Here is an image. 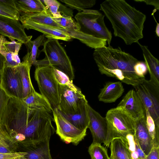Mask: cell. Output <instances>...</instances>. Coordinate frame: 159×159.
<instances>
[{
	"label": "cell",
	"mask_w": 159,
	"mask_h": 159,
	"mask_svg": "<svg viewBox=\"0 0 159 159\" xmlns=\"http://www.w3.org/2000/svg\"><path fill=\"white\" fill-rule=\"evenodd\" d=\"M102 11L109 20L116 37L126 45L139 42L143 37L146 16L125 0H106L100 4Z\"/></svg>",
	"instance_id": "obj_1"
},
{
	"label": "cell",
	"mask_w": 159,
	"mask_h": 159,
	"mask_svg": "<svg viewBox=\"0 0 159 159\" xmlns=\"http://www.w3.org/2000/svg\"><path fill=\"white\" fill-rule=\"evenodd\" d=\"M93 56L102 75L115 78L134 87L145 79L138 76L134 71V67L139 60L120 47L114 48L109 45L95 49Z\"/></svg>",
	"instance_id": "obj_2"
},
{
	"label": "cell",
	"mask_w": 159,
	"mask_h": 159,
	"mask_svg": "<svg viewBox=\"0 0 159 159\" xmlns=\"http://www.w3.org/2000/svg\"><path fill=\"white\" fill-rule=\"evenodd\" d=\"M107 125L106 146L108 147L114 138L126 139L130 134L134 135L136 120L122 106H118L109 110L105 117Z\"/></svg>",
	"instance_id": "obj_3"
},
{
	"label": "cell",
	"mask_w": 159,
	"mask_h": 159,
	"mask_svg": "<svg viewBox=\"0 0 159 159\" xmlns=\"http://www.w3.org/2000/svg\"><path fill=\"white\" fill-rule=\"evenodd\" d=\"M41 52H43L45 57L37 60L35 66L51 65L63 72L73 82L75 77L73 67L71 61L58 40L48 39L43 44Z\"/></svg>",
	"instance_id": "obj_4"
},
{
	"label": "cell",
	"mask_w": 159,
	"mask_h": 159,
	"mask_svg": "<svg viewBox=\"0 0 159 159\" xmlns=\"http://www.w3.org/2000/svg\"><path fill=\"white\" fill-rule=\"evenodd\" d=\"M105 16L97 10L85 9L75 16L76 21L82 32L96 38L106 40L110 45L112 34L106 26Z\"/></svg>",
	"instance_id": "obj_5"
},
{
	"label": "cell",
	"mask_w": 159,
	"mask_h": 159,
	"mask_svg": "<svg viewBox=\"0 0 159 159\" xmlns=\"http://www.w3.org/2000/svg\"><path fill=\"white\" fill-rule=\"evenodd\" d=\"M51 65L36 66L34 78L41 94L48 102L53 109L57 108L60 100L59 84Z\"/></svg>",
	"instance_id": "obj_6"
},
{
	"label": "cell",
	"mask_w": 159,
	"mask_h": 159,
	"mask_svg": "<svg viewBox=\"0 0 159 159\" xmlns=\"http://www.w3.org/2000/svg\"><path fill=\"white\" fill-rule=\"evenodd\" d=\"M0 88L10 98L23 99V89L18 66H7L3 57L0 61Z\"/></svg>",
	"instance_id": "obj_7"
},
{
	"label": "cell",
	"mask_w": 159,
	"mask_h": 159,
	"mask_svg": "<svg viewBox=\"0 0 159 159\" xmlns=\"http://www.w3.org/2000/svg\"><path fill=\"white\" fill-rule=\"evenodd\" d=\"M145 109L153 119L156 129L159 128V86L145 79L134 87Z\"/></svg>",
	"instance_id": "obj_8"
},
{
	"label": "cell",
	"mask_w": 159,
	"mask_h": 159,
	"mask_svg": "<svg viewBox=\"0 0 159 159\" xmlns=\"http://www.w3.org/2000/svg\"><path fill=\"white\" fill-rule=\"evenodd\" d=\"M59 87L60 100L57 108L62 113L73 114L86 98L85 96L73 82L66 84H59Z\"/></svg>",
	"instance_id": "obj_9"
},
{
	"label": "cell",
	"mask_w": 159,
	"mask_h": 159,
	"mask_svg": "<svg viewBox=\"0 0 159 159\" xmlns=\"http://www.w3.org/2000/svg\"><path fill=\"white\" fill-rule=\"evenodd\" d=\"M54 121L56 126V134L66 143L76 145L86 135L87 130L78 129L62 115L57 108L52 111Z\"/></svg>",
	"instance_id": "obj_10"
},
{
	"label": "cell",
	"mask_w": 159,
	"mask_h": 159,
	"mask_svg": "<svg viewBox=\"0 0 159 159\" xmlns=\"http://www.w3.org/2000/svg\"><path fill=\"white\" fill-rule=\"evenodd\" d=\"M25 29L19 20L0 15V35L25 44L31 40L32 36H27Z\"/></svg>",
	"instance_id": "obj_11"
},
{
	"label": "cell",
	"mask_w": 159,
	"mask_h": 159,
	"mask_svg": "<svg viewBox=\"0 0 159 159\" xmlns=\"http://www.w3.org/2000/svg\"><path fill=\"white\" fill-rule=\"evenodd\" d=\"M89 124L88 128L91 131L93 143L106 146L107 134V125L105 118L93 109L89 105L88 106Z\"/></svg>",
	"instance_id": "obj_12"
},
{
	"label": "cell",
	"mask_w": 159,
	"mask_h": 159,
	"mask_svg": "<svg viewBox=\"0 0 159 159\" xmlns=\"http://www.w3.org/2000/svg\"><path fill=\"white\" fill-rule=\"evenodd\" d=\"M123 107L136 120L145 115V108L135 90L129 91L118 105Z\"/></svg>",
	"instance_id": "obj_13"
},
{
	"label": "cell",
	"mask_w": 159,
	"mask_h": 159,
	"mask_svg": "<svg viewBox=\"0 0 159 159\" xmlns=\"http://www.w3.org/2000/svg\"><path fill=\"white\" fill-rule=\"evenodd\" d=\"M134 139L144 154L147 155L154 147L153 141L148 129L145 116L136 120Z\"/></svg>",
	"instance_id": "obj_14"
},
{
	"label": "cell",
	"mask_w": 159,
	"mask_h": 159,
	"mask_svg": "<svg viewBox=\"0 0 159 159\" xmlns=\"http://www.w3.org/2000/svg\"><path fill=\"white\" fill-rule=\"evenodd\" d=\"M50 137L38 141L26 143L27 159H52L49 148Z\"/></svg>",
	"instance_id": "obj_15"
},
{
	"label": "cell",
	"mask_w": 159,
	"mask_h": 159,
	"mask_svg": "<svg viewBox=\"0 0 159 159\" xmlns=\"http://www.w3.org/2000/svg\"><path fill=\"white\" fill-rule=\"evenodd\" d=\"M19 21L25 29H33L40 32L48 39L68 41L71 39L67 34L60 30L58 28L37 23L21 18H20Z\"/></svg>",
	"instance_id": "obj_16"
},
{
	"label": "cell",
	"mask_w": 159,
	"mask_h": 159,
	"mask_svg": "<svg viewBox=\"0 0 159 159\" xmlns=\"http://www.w3.org/2000/svg\"><path fill=\"white\" fill-rule=\"evenodd\" d=\"M89 103L86 98L80 103L75 112L71 114L62 113V115L71 124L78 129L87 130L89 120L88 106Z\"/></svg>",
	"instance_id": "obj_17"
},
{
	"label": "cell",
	"mask_w": 159,
	"mask_h": 159,
	"mask_svg": "<svg viewBox=\"0 0 159 159\" xmlns=\"http://www.w3.org/2000/svg\"><path fill=\"white\" fill-rule=\"evenodd\" d=\"M124 92L121 82H109L101 89L98 95L99 101L105 103L115 102Z\"/></svg>",
	"instance_id": "obj_18"
},
{
	"label": "cell",
	"mask_w": 159,
	"mask_h": 159,
	"mask_svg": "<svg viewBox=\"0 0 159 159\" xmlns=\"http://www.w3.org/2000/svg\"><path fill=\"white\" fill-rule=\"evenodd\" d=\"M110 159H132L129 142L122 137L113 138L110 143Z\"/></svg>",
	"instance_id": "obj_19"
},
{
	"label": "cell",
	"mask_w": 159,
	"mask_h": 159,
	"mask_svg": "<svg viewBox=\"0 0 159 159\" xmlns=\"http://www.w3.org/2000/svg\"><path fill=\"white\" fill-rule=\"evenodd\" d=\"M140 47L145 60V63L149 73V80L157 86H159V61L150 52L147 46L137 43Z\"/></svg>",
	"instance_id": "obj_20"
},
{
	"label": "cell",
	"mask_w": 159,
	"mask_h": 159,
	"mask_svg": "<svg viewBox=\"0 0 159 159\" xmlns=\"http://www.w3.org/2000/svg\"><path fill=\"white\" fill-rule=\"evenodd\" d=\"M58 29L67 34L71 38L79 40L87 46L96 49L106 46L107 42L106 40L95 37L84 33L79 30H71L58 28Z\"/></svg>",
	"instance_id": "obj_21"
},
{
	"label": "cell",
	"mask_w": 159,
	"mask_h": 159,
	"mask_svg": "<svg viewBox=\"0 0 159 159\" xmlns=\"http://www.w3.org/2000/svg\"><path fill=\"white\" fill-rule=\"evenodd\" d=\"M31 66L27 60L25 59H23V61L18 66L23 89V99L35 91L32 84L30 75Z\"/></svg>",
	"instance_id": "obj_22"
},
{
	"label": "cell",
	"mask_w": 159,
	"mask_h": 159,
	"mask_svg": "<svg viewBox=\"0 0 159 159\" xmlns=\"http://www.w3.org/2000/svg\"><path fill=\"white\" fill-rule=\"evenodd\" d=\"M22 100L30 108L43 110L49 113H52L53 109L48 102L41 94L36 91L24 98Z\"/></svg>",
	"instance_id": "obj_23"
},
{
	"label": "cell",
	"mask_w": 159,
	"mask_h": 159,
	"mask_svg": "<svg viewBox=\"0 0 159 159\" xmlns=\"http://www.w3.org/2000/svg\"><path fill=\"white\" fill-rule=\"evenodd\" d=\"M20 14L38 13L47 11L45 6L40 0H15Z\"/></svg>",
	"instance_id": "obj_24"
},
{
	"label": "cell",
	"mask_w": 159,
	"mask_h": 159,
	"mask_svg": "<svg viewBox=\"0 0 159 159\" xmlns=\"http://www.w3.org/2000/svg\"><path fill=\"white\" fill-rule=\"evenodd\" d=\"M20 18L33 22L56 28H62L53 18L47 11L38 13L20 14Z\"/></svg>",
	"instance_id": "obj_25"
},
{
	"label": "cell",
	"mask_w": 159,
	"mask_h": 159,
	"mask_svg": "<svg viewBox=\"0 0 159 159\" xmlns=\"http://www.w3.org/2000/svg\"><path fill=\"white\" fill-rule=\"evenodd\" d=\"M41 2L46 5L47 11L54 18H58L63 15L73 16V12L56 0H44Z\"/></svg>",
	"instance_id": "obj_26"
},
{
	"label": "cell",
	"mask_w": 159,
	"mask_h": 159,
	"mask_svg": "<svg viewBox=\"0 0 159 159\" xmlns=\"http://www.w3.org/2000/svg\"><path fill=\"white\" fill-rule=\"evenodd\" d=\"M45 37L44 34L41 35L35 39L31 40L25 44L27 48V52L23 59L27 60L31 66L35 65L39 48L43 45L45 41Z\"/></svg>",
	"instance_id": "obj_27"
},
{
	"label": "cell",
	"mask_w": 159,
	"mask_h": 159,
	"mask_svg": "<svg viewBox=\"0 0 159 159\" xmlns=\"http://www.w3.org/2000/svg\"><path fill=\"white\" fill-rule=\"evenodd\" d=\"M0 15L19 20L20 15L15 0H0Z\"/></svg>",
	"instance_id": "obj_28"
},
{
	"label": "cell",
	"mask_w": 159,
	"mask_h": 159,
	"mask_svg": "<svg viewBox=\"0 0 159 159\" xmlns=\"http://www.w3.org/2000/svg\"><path fill=\"white\" fill-rule=\"evenodd\" d=\"M66 5L72 9H76L80 12L87 8L94 6L96 3L95 0H60Z\"/></svg>",
	"instance_id": "obj_29"
},
{
	"label": "cell",
	"mask_w": 159,
	"mask_h": 159,
	"mask_svg": "<svg viewBox=\"0 0 159 159\" xmlns=\"http://www.w3.org/2000/svg\"><path fill=\"white\" fill-rule=\"evenodd\" d=\"M91 159H110L106 147L101 144L92 143L88 148Z\"/></svg>",
	"instance_id": "obj_30"
},
{
	"label": "cell",
	"mask_w": 159,
	"mask_h": 159,
	"mask_svg": "<svg viewBox=\"0 0 159 159\" xmlns=\"http://www.w3.org/2000/svg\"><path fill=\"white\" fill-rule=\"evenodd\" d=\"M53 18L63 29L71 30H80L79 24L71 16L63 15L61 17H53Z\"/></svg>",
	"instance_id": "obj_31"
},
{
	"label": "cell",
	"mask_w": 159,
	"mask_h": 159,
	"mask_svg": "<svg viewBox=\"0 0 159 159\" xmlns=\"http://www.w3.org/2000/svg\"><path fill=\"white\" fill-rule=\"evenodd\" d=\"M145 116L147 127L154 142V147H159V134L156 132L154 121L148 111L145 109Z\"/></svg>",
	"instance_id": "obj_32"
},
{
	"label": "cell",
	"mask_w": 159,
	"mask_h": 159,
	"mask_svg": "<svg viewBox=\"0 0 159 159\" xmlns=\"http://www.w3.org/2000/svg\"><path fill=\"white\" fill-rule=\"evenodd\" d=\"M0 54L4 57L5 65L7 66L11 67L17 66L21 63L18 54L9 52L7 51L1 52Z\"/></svg>",
	"instance_id": "obj_33"
},
{
	"label": "cell",
	"mask_w": 159,
	"mask_h": 159,
	"mask_svg": "<svg viewBox=\"0 0 159 159\" xmlns=\"http://www.w3.org/2000/svg\"><path fill=\"white\" fill-rule=\"evenodd\" d=\"M6 43L5 46L7 51L16 54H18L22 43L19 41H16L15 40Z\"/></svg>",
	"instance_id": "obj_34"
},
{
	"label": "cell",
	"mask_w": 159,
	"mask_h": 159,
	"mask_svg": "<svg viewBox=\"0 0 159 159\" xmlns=\"http://www.w3.org/2000/svg\"><path fill=\"white\" fill-rule=\"evenodd\" d=\"M134 69L138 76L141 77L145 78L144 75L148 70L144 62L139 61L134 65Z\"/></svg>",
	"instance_id": "obj_35"
},
{
	"label": "cell",
	"mask_w": 159,
	"mask_h": 159,
	"mask_svg": "<svg viewBox=\"0 0 159 159\" xmlns=\"http://www.w3.org/2000/svg\"><path fill=\"white\" fill-rule=\"evenodd\" d=\"M10 97L0 88V121L4 110Z\"/></svg>",
	"instance_id": "obj_36"
},
{
	"label": "cell",
	"mask_w": 159,
	"mask_h": 159,
	"mask_svg": "<svg viewBox=\"0 0 159 159\" xmlns=\"http://www.w3.org/2000/svg\"><path fill=\"white\" fill-rule=\"evenodd\" d=\"M26 153L25 152L0 153V159H20L24 157Z\"/></svg>",
	"instance_id": "obj_37"
},
{
	"label": "cell",
	"mask_w": 159,
	"mask_h": 159,
	"mask_svg": "<svg viewBox=\"0 0 159 159\" xmlns=\"http://www.w3.org/2000/svg\"><path fill=\"white\" fill-rule=\"evenodd\" d=\"M138 2H143L147 5L153 6L155 9L153 11L151 14L152 16L154 15V13L157 11L159 10V0H134Z\"/></svg>",
	"instance_id": "obj_38"
},
{
	"label": "cell",
	"mask_w": 159,
	"mask_h": 159,
	"mask_svg": "<svg viewBox=\"0 0 159 159\" xmlns=\"http://www.w3.org/2000/svg\"><path fill=\"white\" fill-rule=\"evenodd\" d=\"M146 158L147 159H159V147H153Z\"/></svg>",
	"instance_id": "obj_39"
},
{
	"label": "cell",
	"mask_w": 159,
	"mask_h": 159,
	"mask_svg": "<svg viewBox=\"0 0 159 159\" xmlns=\"http://www.w3.org/2000/svg\"><path fill=\"white\" fill-rule=\"evenodd\" d=\"M9 42L4 36L0 35V52L7 51L5 44Z\"/></svg>",
	"instance_id": "obj_40"
},
{
	"label": "cell",
	"mask_w": 159,
	"mask_h": 159,
	"mask_svg": "<svg viewBox=\"0 0 159 159\" xmlns=\"http://www.w3.org/2000/svg\"><path fill=\"white\" fill-rule=\"evenodd\" d=\"M155 21L157 23V25L155 29V33L158 37H159V24L157 21L154 16V15H152Z\"/></svg>",
	"instance_id": "obj_41"
},
{
	"label": "cell",
	"mask_w": 159,
	"mask_h": 159,
	"mask_svg": "<svg viewBox=\"0 0 159 159\" xmlns=\"http://www.w3.org/2000/svg\"><path fill=\"white\" fill-rule=\"evenodd\" d=\"M21 159H27L26 158H25L24 157L21 158Z\"/></svg>",
	"instance_id": "obj_42"
},
{
	"label": "cell",
	"mask_w": 159,
	"mask_h": 159,
	"mask_svg": "<svg viewBox=\"0 0 159 159\" xmlns=\"http://www.w3.org/2000/svg\"></svg>",
	"instance_id": "obj_43"
},
{
	"label": "cell",
	"mask_w": 159,
	"mask_h": 159,
	"mask_svg": "<svg viewBox=\"0 0 159 159\" xmlns=\"http://www.w3.org/2000/svg\"></svg>",
	"instance_id": "obj_44"
}]
</instances>
